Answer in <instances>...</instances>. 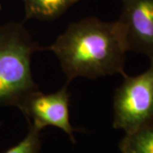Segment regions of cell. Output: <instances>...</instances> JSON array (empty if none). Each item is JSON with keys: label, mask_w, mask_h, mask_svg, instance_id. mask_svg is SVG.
Segmentation results:
<instances>
[{"label": "cell", "mask_w": 153, "mask_h": 153, "mask_svg": "<svg viewBox=\"0 0 153 153\" xmlns=\"http://www.w3.org/2000/svg\"><path fill=\"white\" fill-rule=\"evenodd\" d=\"M41 50L21 22L0 25V107H19L38 90L32 73V57Z\"/></svg>", "instance_id": "cell-2"}, {"label": "cell", "mask_w": 153, "mask_h": 153, "mask_svg": "<svg viewBox=\"0 0 153 153\" xmlns=\"http://www.w3.org/2000/svg\"><path fill=\"white\" fill-rule=\"evenodd\" d=\"M41 149L40 131L28 126V133L22 141L4 153H39Z\"/></svg>", "instance_id": "cell-8"}, {"label": "cell", "mask_w": 153, "mask_h": 153, "mask_svg": "<svg viewBox=\"0 0 153 153\" xmlns=\"http://www.w3.org/2000/svg\"><path fill=\"white\" fill-rule=\"evenodd\" d=\"M117 22L127 50L153 60V0H122Z\"/></svg>", "instance_id": "cell-5"}, {"label": "cell", "mask_w": 153, "mask_h": 153, "mask_svg": "<svg viewBox=\"0 0 153 153\" xmlns=\"http://www.w3.org/2000/svg\"><path fill=\"white\" fill-rule=\"evenodd\" d=\"M118 147L122 153H153V119L126 134Z\"/></svg>", "instance_id": "cell-7"}, {"label": "cell", "mask_w": 153, "mask_h": 153, "mask_svg": "<svg viewBox=\"0 0 153 153\" xmlns=\"http://www.w3.org/2000/svg\"><path fill=\"white\" fill-rule=\"evenodd\" d=\"M49 49L59 60L67 82L80 76L125 75L128 50L117 21L88 17L73 22Z\"/></svg>", "instance_id": "cell-1"}, {"label": "cell", "mask_w": 153, "mask_h": 153, "mask_svg": "<svg viewBox=\"0 0 153 153\" xmlns=\"http://www.w3.org/2000/svg\"><path fill=\"white\" fill-rule=\"evenodd\" d=\"M0 126H1V123H0Z\"/></svg>", "instance_id": "cell-10"}, {"label": "cell", "mask_w": 153, "mask_h": 153, "mask_svg": "<svg viewBox=\"0 0 153 153\" xmlns=\"http://www.w3.org/2000/svg\"><path fill=\"white\" fill-rule=\"evenodd\" d=\"M0 10H1V4H0Z\"/></svg>", "instance_id": "cell-9"}, {"label": "cell", "mask_w": 153, "mask_h": 153, "mask_svg": "<svg viewBox=\"0 0 153 153\" xmlns=\"http://www.w3.org/2000/svg\"><path fill=\"white\" fill-rule=\"evenodd\" d=\"M70 96L66 86L51 94H44L38 89L30 94L18 108L26 117L28 126L40 132L48 126L58 128L76 143V129L70 122Z\"/></svg>", "instance_id": "cell-4"}, {"label": "cell", "mask_w": 153, "mask_h": 153, "mask_svg": "<svg viewBox=\"0 0 153 153\" xmlns=\"http://www.w3.org/2000/svg\"><path fill=\"white\" fill-rule=\"evenodd\" d=\"M113 128L126 134L153 119V60L137 76L124 75L113 96Z\"/></svg>", "instance_id": "cell-3"}, {"label": "cell", "mask_w": 153, "mask_h": 153, "mask_svg": "<svg viewBox=\"0 0 153 153\" xmlns=\"http://www.w3.org/2000/svg\"><path fill=\"white\" fill-rule=\"evenodd\" d=\"M79 0H23L26 19L53 21Z\"/></svg>", "instance_id": "cell-6"}]
</instances>
